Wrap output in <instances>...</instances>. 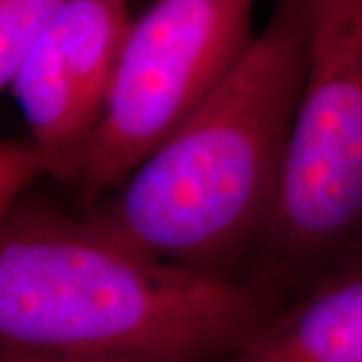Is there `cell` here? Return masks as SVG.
Here are the masks:
<instances>
[{
    "mask_svg": "<svg viewBox=\"0 0 362 362\" xmlns=\"http://www.w3.org/2000/svg\"><path fill=\"white\" fill-rule=\"evenodd\" d=\"M290 296L156 258L23 197L0 226V362H218Z\"/></svg>",
    "mask_w": 362,
    "mask_h": 362,
    "instance_id": "cell-1",
    "label": "cell"
},
{
    "mask_svg": "<svg viewBox=\"0 0 362 362\" xmlns=\"http://www.w3.org/2000/svg\"><path fill=\"white\" fill-rule=\"evenodd\" d=\"M73 0H0V85L11 81L28 45Z\"/></svg>",
    "mask_w": 362,
    "mask_h": 362,
    "instance_id": "cell-7",
    "label": "cell"
},
{
    "mask_svg": "<svg viewBox=\"0 0 362 362\" xmlns=\"http://www.w3.org/2000/svg\"><path fill=\"white\" fill-rule=\"evenodd\" d=\"M218 362H362V244Z\"/></svg>",
    "mask_w": 362,
    "mask_h": 362,
    "instance_id": "cell-6",
    "label": "cell"
},
{
    "mask_svg": "<svg viewBox=\"0 0 362 362\" xmlns=\"http://www.w3.org/2000/svg\"><path fill=\"white\" fill-rule=\"evenodd\" d=\"M256 0H156L131 21L99 127L69 185L85 211L194 115L254 40Z\"/></svg>",
    "mask_w": 362,
    "mask_h": 362,
    "instance_id": "cell-4",
    "label": "cell"
},
{
    "mask_svg": "<svg viewBox=\"0 0 362 362\" xmlns=\"http://www.w3.org/2000/svg\"><path fill=\"white\" fill-rule=\"evenodd\" d=\"M304 69L306 0H276L218 89L83 216L149 256L240 274L270 226Z\"/></svg>",
    "mask_w": 362,
    "mask_h": 362,
    "instance_id": "cell-2",
    "label": "cell"
},
{
    "mask_svg": "<svg viewBox=\"0 0 362 362\" xmlns=\"http://www.w3.org/2000/svg\"><path fill=\"white\" fill-rule=\"evenodd\" d=\"M40 175H51V169L35 139H4L0 145V214L11 211Z\"/></svg>",
    "mask_w": 362,
    "mask_h": 362,
    "instance_id": "cell-8",
    "label": "cell"
},
{
    "mask_svg": "<svg viewBox=\"0 0 362 362\" xmlns=\"http://www.w3.org/2000/svg\"><path fill=\"white\" fill-rule=\"evenodd\" d=\"M362 244V0H306V69L250 274L288 296Z\"/></svg>",
    "mask_w": 362,
    "mask_h": 362,
    "instance_id": "cell-3",
    "label": "cell"
},
{
    "mask_svg": "<svg viewBox=\"0 0 362 362\" xmlns=\"http://www.w3.org/2000/svg\"><path fill=\"white\" fill-rule=\"evenodd\" d=\"M131 21L129 0H73L28 45L4 87L57 181L69 183L101 123Z\"/></svg>",
    "mask_w": 362,
    "mask_h": 362,
    "instance_id": "cell-5",
    "label": "cell"
}]
</instances>
